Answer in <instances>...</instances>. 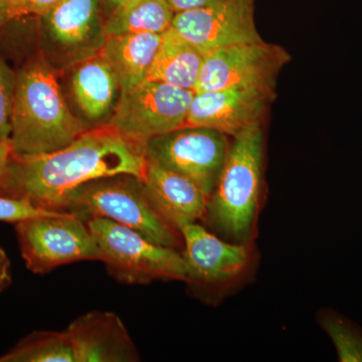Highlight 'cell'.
Masks as SVG:
<instances>
[{
    "label": "cell",
    "mask_w": 362,
    "mask_h": 362,
    "mask_svg": "<svg viewBox=\"0 0 362 362\" xmlns=\"http://www.w3.org/2000/svg\"><path fill=\"white\" fill-rule=\"evenodd\" d=\"M175 11V13L192 11V9L201 8L218 4L221 0H164Z\"/></svg>",
    "instance_id": "obj_25"
},
{
    "label": "cell",
    "mask_w": 362,
    "mask_h": 362,
    "mask_svg": "<svg viewBox=\"0 0 362 362\" xmlns=\"http://www.w3.org/2000/svg\"><path fill=\"white\" fill-rule=\"evenodd\" d=\"M320 323L334 343L339 361L362 362V332L354 324L333 312L324 313Z\"/></svg>",
    "instance_id": "obj_21"
},
{
    "label": "cell",
    "mask_w": 362,
    "mask_h": 362,
    "mask_svg": "<svg viewBox=\"0 0 362 362\" xmlns=\"http://www.w3.org/2000/svg\"><path fill=\"white\" fill-rule=\"evenodd\" d=\"M291 61L284 47L265 40L230 45L204 57L194 93L259 88L275 90L282 69Z\"/></svg>",
    "instance_id": "obj_10"
},
{
    "label": "cell",
    "mask_w": 362,
    "mask_h": 362,
    "mask_svg": "<svg viewBox=\"0 0 362 362\" xmlns=\"http://www.w3.org/2000/svg\"><path fill=\"white\" fill-rule=\"evenodd\" d=\"M97 240L102 262L126 284H146L156 279L187 281L182 255L160 246L116 221L94 218L86 221Z\"/></svg>",
    "instance_id": "obj_5"
},
{
    "label": "cell",
    "mask_w": 362,
    "mask_h": 362,
    "mask_svg": "<svg viewBox=\"0 0 362 362\" xmlns=\"http://www.w3.org/2000/svg\"><path fill=\"white\" fill-rule=\"evenodd\" d=\"M142 181L150 206L173 230L180 232L183 226L206 216L209 197L185 176L147 158Z\"/></svg>",
    "instance_id": "obj_13"
},
{
    "label": "cell",
    "mask_w": 362,
    "mask_h": 362,
    "mask_svg": "<svg viewBox=\"0 0 362 362\" xmlns=\"http://www.w3.org/2000/svg\"><path fill=\"white\" fill-rule=\"evenodd\" d=\"M64 211L84 221L109 218L160 246L175 249L180 244L175 230L150 206L142 180L134 175L107 176L85 183L70 195Z\"/></svg>",
    "instance_id": "obj_4"
},
{
    "label": "cell",
    "mask_w": 362,
    "mask_h": 362,
    "mask_svg": "<svg viewBox=\"0 0 362 362\" xmlns=\"http://www.w3.org/2000/svg\"><path fill=\"white\" fill-rule=\"evenodd\" d=\"M13 282L11 272V259L4 249L0 247V293L6 291Z\"/></svg>",
    "instance_id": "obj_26"
},
{
    "label": "cell",
    "mask_w": 362,
    "mask_h": 362,
    "mask_svg": "<svg viewBox=\"0 0 362 362\" xmlns=\"http://www.w3.org/2000/svg\"><path fill=\"white\" fill-rule=\"evenodd\" d=\"M63 211H49L33 204L25 199H14L0 194V221L16 223L28 218L57 216Z\"/></svg>",
    "instance_id": "obj_24"
},
{
    "label": "cell",
    "mask_w": 362,
    "mask_h": 362,
    "mask_svg": "<svg viewBox=\"0 0 362 362\" xmlns=\"http://www.w3.org/2000/svg\"><path fill=\"white\" fill-rule=\"evenodd\" d=\"M14 90L16 71L11 70L0 54V144L11 139Z\"/></svg>",
    "instance_id": "obj_22"
},
{
    "label": "cell",
    "mask_w": 362,
    "mask_h": 362,
    "mask_svg": "<svg viewBox=\"0 0 362 362\" xmlns=\"http://www.w3.org/2000/svg\"><path fill=\"white\" fill-rule=\"evenodd\" d=\"M204 56L194 45L169 28L161 33L160 45L147 80L158 81L194 90Z\"/></svg>",
    "instance_id": "obj_18"
},
{
    "label": "cell",
    "mask_w": 362,
    "mask_h": 362,
    "mask_svg": "<svg viewBox=\"0 0 362 362\" xmlns=\"http://www.w3.org/2000/svg\"><path fill=\"white\" fill-rule=\"evenodd\" d=\"M86 131L71 114L54 66L44 54L16 71L11 141L14 157H33L68 146Z\"/></svg>",
    "instance_id": "obj_2"
},
{
    "label": "cell",
    "mask_w": 362,
    "mask_h": 362,
    "mask_svg": "<svg viewBox=\"0 0 362 362\" xmlns=\"http://www.w3.org/2000/svg\"><path fill=\"white\" fill-rule=\"evenodd\" d=\"M100 1H101L105 18H107L112 13L120 9L121 7L127 6L128 4L134 1V0H100Z\"/></svg>",
    "instance_id": "obj_28"
},
{
    "label": "cell",
    "mask_w": 362,
    "mask_h": 362,
    "mask_svg": "<svg viewBox=\"0 0 362 362\" xmlns=\"http://www.w3.org/2000/svg\"><path fill=\"white\" fill-rule=\"evenodd\" d=\"M146 164L145 145L107 124L84 131L68 146L51 153L11 156L0 194L64 211L70 195L85 183L118 175L143 180Z\"/></svg>",
    "instance_id": "obj_1"
},
{
    "label": "cell",
    "mask_w": 362,
    "mask_h": 362,
    "mask_svg": "<svg viewBox=\"0 0 362 362\" xmlns=\"http://www.w3.org/2000/svg\"><path fill=\"white\" fill-rule=\"evenodd\" d=\"M230 142L228 135L206 127L183 126L151 138L145 144L147 158L185 176L211 197L220 180Z\"/></svg>",
    "instance_id": "obj_8"
},
{
    "label": "cell",
    "mask_w": 362,
    "mask_h": 362,
    "mask_svg": "<svg viewBox=\"0 0 362 362\" xmlns=\"http://www.w3.org/2000/svg\"><path fill=\"white\" fill-rule=\"evenodd\" d=\"M61 0H0V25L6 26L21 18H40Z\"/></svg>",
    "instance_id": "obj_23"
},
{
    "label": "cell",
    "mask_w": 362,
    "mask_h": 362,
    "mask_svg": "<svg viewBox=\"0 0 362 362\" xmlns=\"http://www.w3.org/2000/svg\"><path fill=\"white\" fill-rule=\"evenodd\" d=\"M11 156H13V149H11V141L1 143L0 144V187L6 178Z\"/></svg>",
    "instance_id": "obj_27"
},
{
    "label": "cell",
    "mask_w": 362,
    "mask_h": 362,
    "mask_svg": "<svg viewBox=\"0 0 362 362\" xmlns=\"http://www.w3.org/2000/svg\"><path fill=\"white\" fill-rule=\"evenodd\" d=\"M180 233L185 244L182 258L187 281L223 282L237 277L249 264L246 245L223 242L197 223L183 226Z\"/></svg>",
    "instance_id": "obj_14"
},
{
    "label": "cell",
    "mask_w": 362,
    "mask_h": 362,
    "mask_svg": "<svg viewBox=\"0 0 362 362\" xmlns=\"http://www.w3.org/2000/svg\"><path fill=\"white\" fill-rule=\"evenodd\" d=\"M256 0H221L213 6L175 13L171 28L204 57L242 44L262 42L255 23Z\"/></svg>",
    "instance_id": "obj_11"
},
{
    "label": "cell",
    "mask_w": 362,
    "mask_h": 362,
    "mask_svg": "<svg viewBox=\"0 0 362 362\" xmlns=\"http://www.w3.org/2000/svg\"><path fill=\"white\" fill-rule=\"evenodd\" d=\"M40 20L44 57L66 68L99 54L106 42L100 0H61Z\"/></svg>",
    "instance_id": "obj_9"
},
{
    "label": "cell",
    "mask_w": 362,
    "mask_h": 362,
    "mask_svg": "<svg viewBox=\"0 0 362 362\" xmlns=\"http://www.w3.org/2000/svg\"><path fill=\"white\" fill-rule=\"evenodd\" d=\"M175 14L164 0H134L106 18L105 35H161L171 28Z\"/></svg>",
    "instance_id": "obj_19"
},
{
    "label": "cell",
    "mask_w": 362,
    "mask_h": 362,
    "mask_svg": "<svg viewBox=\"0 0 362 362\" xmlns=\"http://www.w3.org/2000/svg\"><path fill=\"white\" fill-rule=\"evenodd\" d=\"M76 362H134L137 349L122 320L111 312L92 311L66 330Z\"/></svg>",
    "instance_id": "obj_15"
},
{
    "label": "cell",
    "mask_w": 362,
    "mask_h": 362,
    "mask_svg": "<svg viewBox=\"0 0 362 362\" xmlns=\"http://www.w3.org/2000/svg\"><path fill=\"white\" fill-rule=\"evenodd\" d=\"M263 158L262 125L233 137L220 180L207 201L209 223L237 242H246L251 235L259 206Z\"/></svg>",
    "instance_id": "obj_3"
},
{
    "label": "cell",
    "mask_w": 362,
    "mask_h": 362,
    "mask_svg": "<svg viewBox=\"0 0 362 362\" xmlns=\"http://www.w3.org/2000/svg\"><path fill=\"white\" fill-rule=\"evenodd\" d=\"M74 66L71 90L78 109L88 120H102L118 101L120 87L115 74L99 54Z\"/></svg>",
    "instance_id": "obj_17"
},
{
    "label": "cell",
    "mask_w": 362,
    "mask_h": 362,
    "mask_svg": "<svg viewBox=\"0 0 362 362\" xmlns=\"http://www.w3.org/2000/svg\"><path fill=\"white\" fill-rule=\"evenodd\" d=\"M14 228L21 257L33 273H47L75 262H102L87 223L73 214L28 218L14 223Z\"/></svg>",
    "instance_id": "obj_6"
},
{
    "label": "cell",
    "mask_w": 362,
    "mask_h": 362,
    "mask_svg": "<svg viewBox=\"0 0 362 362\" xmlns=\"http://www.w3.org/2000/svg\"><path fill=\"white\" fill-rule=\"evenodd\" d=\"M160 40L156 33L107 37L99 54L115 74L120 92L147 80Z\"/></svg>",
    "instance_id": "obj_16"
},
{
    "label": "cell",
    "mask_w": 362,
    "mask_h": 362,
    "mask_svg": "<svg viewBox=\"0 0 362 362\" xmlns=\"http://www.w3.org/2000/svg\"><path fill=\"white\" fill-rule=\"evenodd\" d=\"M275 90L259 88L194 93L185 126L206 127L235 137L252 126L262 125Z\"/></svg>",
    "instance_id": "obj_12"
},
{
    "label": "cell",
    "mask_w": 362,
    "mask_h": 362,
    "mask_svg": "<svg viewBox=\"0 0 362 362\" xmlns=\"http://www.w3.org/2000/svg\"><path fill=\"white\" fill-rule=\"evenodd\" d=\"M0 362H76V358L66 331H37L0 356Z\"/></svg>",
    "instance_id": "obj_20"
},
{
    "label": "cell",
    "mask_w": 362,
    "mask_h": 362,
    "mask_svg": "<svg viewBox=\"0 0 362 362\" xmlns=\"http://www.w3.org/2000/svg\"><path fill=\"white\" fill-rule=\"evenodd\" d=\"M194 96V90L146 80L120 92L108 125L145 145L151 138L185 126Z\"/></svg>",
    "instance_id": "obj_7"
}]
</instances>
